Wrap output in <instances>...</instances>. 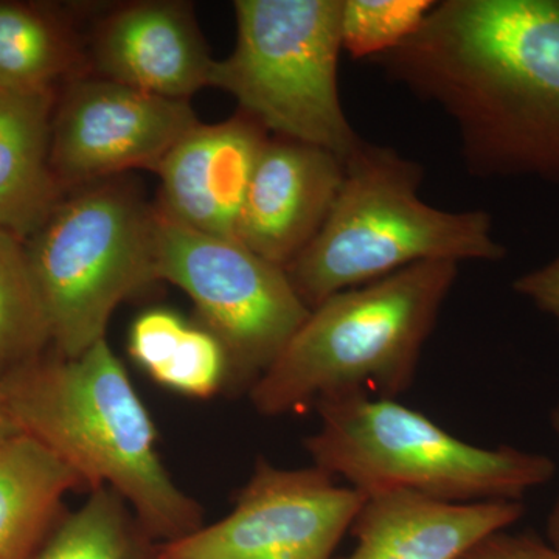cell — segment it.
<instances>
[{"mask_svg":"<svg viewBox=\"0 0 559 559\" xmlns=\"http://www.w3.org/2000/svg\"><path fill=\"white\" fill-rule=\"evenodd\" d=\"M189 325L176 312L151 310L132 323L130 353L132 359L154 377L171 359Z\"/></svg>","mask_w":559,"mask_h":559,"instance_id":"obj_22","label":"cell"},{"mask_svg":"<svg viewBox=\"0 0 559 559\" xmlns=\"http://www.w3.org/2000/svg\"><path fill=\"white\" fill-rule=\"evenodd\" d=\"M80 189L25 241L51 344L68 358L106 340L121 301L159 280L156 207L114 178Z\"/></svg>","mask_w":559,"mask_h":559,"instance_id":"obj_7","label":"cell"},{"mask_svg":"<svg viewBox=\"0 0 559 559\" xmlns=\"http://www.w3.org/2000/svg\"><path fill=\"white\" fill-rule=\"evenodd\" d=\"M551 426H554L555 432H557L559 437V403L555 406L554 412H551ZM546 540L550 546L559 549V498L557 502H555L549 518H547Z\"/></svg>","mask_w":559,"mask_h":559,"instance_id":"obj_25","label":"cell"},{"mask_svg":"<svg viewBox=\"0 0 559 559\" xmlns=\"http://www.w3.org/2000/svg\"><path fill=\"white\" fill-rule=\"evenodd\" d=\"M154 381L193 399H210L227 385L229 364L221 342L205 329L189 326L171 359Z\"/></svg>","mask_w":559,"mask_h":559,"instance_id":"obj_21","label":"cell"},{"mask_svg":"<svg viewBox=\"0 0 559 559\" xmlns=\"http://www.w3.org/2000/svg\"><path fill=\"white\" fill-rule=\"evenodd\" d=\"M17 432H21V430L17 429L16 423L11 417L9 404H7L5 395H3V390L0 388V441L7 440Z\"/></svg>","mask_w":559,"mask_h":559,"instance_id":"obj_26","label":"cell"},{"mask_svg":"<svg viewBox=\"0 0 559 559\" xmlns=\"http://www.w3.org/2000/svg\"><path fill=\"white\" fill-rule=\"evenodd\" d=\"M187 100L79 76L51 121L50 162L64 191L162 160L200 124Z\"/></svg>","mask_w":559,"mask_h":559,"instance_id":"obj_10","label":"cell"},{"mask_svg":"<svg viewBox=\"0 0 559 559\" xmlns=\"http://www.w3.org/2000/svg\"><path fill=\"white\" fill-rule=\"evenodd\" d=\"M373 61L450 117L471 175L559 182V0L437 2Z\"/></svg>","mask_w":559,"mask_h":559,"instance_id":"obj_1","label":"cell"},{"mask_svg":"<svg viewBox=\"0 0 559 559\" xmlns=\"http://www.w3.org/2000/svg\"><path fill=\"white\" fill-rule=\"evenodd\" d=\"M36 559H162L131 507L110 488L90 492L75 513L62 520Z\"/></svg>","mask_w":559,"mask_h":559,"instance_id":"obj_18","label":"cell"},{"mask_svg":"<svg viewBox=\"0 0 559 559\" xmlns=\"http://www.w3.org/2000/svg\"><path fill=\"white\" fill-rule=\"evenodd\" d=\"M92 62L102 79L187 100L212 86L215 58L187 2H134L98 24Z\"/></svg>","mask_w":559,"mask_h":559,"instance_id":"obj_13","label":"cell"},{"mask_svg":"<svg viewBox=\"0 0 559 559\" xmlns=\"http://www.w3.org/2000/svg\"><path fill=\"white\" fill-rule=\"evenodd\" d=\"M364 496L349 527L355 547L337 559H465L525 513L522 500L451 503L400 489Z\"/></svg>","mask_w":559,"mask_h":559,"instance_id":"obj_14","label":"cell"},{"mask_svg":"<svg viewBox=\"0 0 559 559\" xmlns=\"http://www.w3.org/2000/svg\"><path fill=\"white\" fill-rule=\"evenodd\" d=\"M0 388L17 429L60 455L87 491L121 496L151 538L175 543L204 527L200 503L165 469L153 419L106 340L75 358L40 356Z\"/></svg>","mask_w":559,"mask_h":559,"instance_id":"obj_2","label":"cell"},{"mask_svg":"<svg viewBox=\"0 0 559 559\" xmlns=\"http://www.w3.org/2000/svg\"><path fill=\"white\" fill-rule=\"evenodd\" d=\"M49 344V320L27 245L0 230V381L39 359Z\"/></svg>","mask_w":559,"mask_h":559,"instance_id":"obj_19","label":"cell"},{"mask_svg":"<svg viewBox=\"0 0 559 559\" xmlns=\"http://www.w3.org/2000/svg\"><path fill=\"white\" fill-rule=\"evenodd\" d=\"M86 53L68 22L21 3L0 2V90L51 91L79 72Z\"/></svg>","mask_w":559,"mask_h":559,"instance_id":"obj_17","label":"cell"},{"mask_svg":"<svg viewBox=\"0 0 559 559\" xmlns=\"http://www.w3.org/2000/svg\"><path fill=\"white\" fill-rule=\"evenodd\" d=\"M344 167L325 223L285 267L310 310L415 264L506 257L487 212H448L423 201V168L396 151L362 142Z\"/></svg>","mask_w":559,"mask_h":559,"instance_id":"obj_4","label":"cell"},{"mask_svg":"<svg viewBox=\"0 0 559 559\" xmlns=\"http://www.w3.org/2000/svg\"><path fill=\"white\" fill-rule=\"evenodd\" d=\"M366 496L329 473L257 459L231 513L186 538L160 544L162 559H334Z\"/></svg>","mask_w":559,"mask_h":559,"instance_id":"obj_9","label":"cell"},{"mask_svg":"<svg viewBox=\"0 0 559 559\" xmlns=\"http://www.w3.org/2000/svg\"><path fill=\"white\" fill-rule=\"evenodd\" d=\"M344 0H237V43L216 60L212 86L280 139L330 151L342 162L364 140L340 95Z\"/></svg>","mask_w":559,"mask_h":559,"instance_id":"obj_6","label":"cell"},{"mask_svg":"<svg viewBox=\"0 0 559 559\" xmlns=\"http://www.w3.org/2000/svg\"><path fill=\"white\" fill-rule=\"evenodd\" d=\"M344 171V162L330 151L267 140L250 180L237 240L285 270L325 223Z\"/></svg>","mask_w":559,"mask_h":559,"instance_id":"obj_12","label":"cell"},{"mask_svg":"<svg viewBox=\"0 0 559 559\" xmlns=\"http://www.w3.org/2000/svg\"><path fill=\"white\" fill-rule=\"evenodd\" d=\"M312 463L362 495L409 491L451 503L522 500L554 479V460L460 440L396 400L356 393L316 404Z\"/></svg>","mask_w":559,"mask_h":559,"instance_id":"obj_5","label":"cell"},{"mask_svg":"<svg viewBox=\"0 0 559 559\" xmlns=\"http://www.w3.org/2000/svg\"><path fill=\"white\" fill-rule=\"evenodd\" d=\"M156 207V205H154ZM157 212V278L189 294L223 345L227 385L252 389L310 316L283 267L237 240L180 226Z\"/></svg>","mask_w":559,"mask_h":559,"instance_id":"obj_8","label":"cell"},{"mask_svg":"<svg viewBox=\"0 0 559 559\" xmlns=\"http://www.w3.org/2000/svg\"><path fill=\"white\" fill-rule=\"evenodd\" d=\"M513 288L540 311L551 316L559 329V253L538 270L530 271L516 278Z\"/></svg>","mask_w":559,"mask_h":559,"instance_id":"obj_24","label":"cell"},{"mask_svg":"<svg viewBox=\"0 0 559 559\" xmlns=\"http://www.w3.org/2000/svg\"><path fill=\"white\" fill-rule=\"evenodd\" d=\"M432 0H344L342 50L373 61L395 50L425 22Z\"/></svg>","mask_w":559,"mask_h":559,"instance_id":"obj_20","label":"cell"},{"mask_svg":"<svg viewBox=\"0 0 559 559\" xmlns=\"http://www.w3.org/2000/svg\"><path fill=\"white\" fill-rule=\"evenodd\" d=\"M51 91L0 90V230L28 240L66 198L50 162Z\"/></svg>","mask_w":559,"mask_h":559,"instance_id":"obj_15","label":"cell"},{"mask_svg":"<svg viewBox=\"0 0 559 559\" xmlns=\"http://www.w3.org/2000/svg\"><path fill=\"white\" fill-rule=\"evenodd\" d=\"M72 489L87 487L35 437L17 432L0 441V559H36Z\"/></svg>","mask_w":559,"mask_h":559,"instance_id":"obj_16","label":"cell"},{"mask_svg":"<svg viewBox=\"0 0 559 559\" xmlns=\"http://www.w3.org/2000/svg\"><path fill=\"white\" fill-rule=\"evenodd\" d=\"M465 559H559V549L535 533H495L481 540Z\"/></svg>","mask_w":559,"mask_h":559,"instance_id":"obj_23","label":"cell"},{"mask_svg":"<svg viewBox=\"0 0 559 559\" xmlns=\"http://www.w3.org/2000/svg\"><path fill=\"white\" fill-rule=\"evenodd\" d=\"M457 272L448 261L419 263L322 301L249 390L253 407L280 417L371 390L399 399L415 380Z\"/></svg>","mask_w":559,"mask_h":559,"instance_id":"obj_3","label":"cell"},{"mask_svg":"<svg viewBox=\"0 0 559 559\" xmlns=\"http://www.w3.org/2000/svg\"><path fill=\"white\" fill-rule=\"evenodd\" d=\"M267 140L246 114L198 124L154 171L160 179L156 209L180 226L237 240L242 205Z\"/></svg>","mask_w":559,"mask_h":559,"instance_id":"obj_11","label":"cell"}]
</instances>
